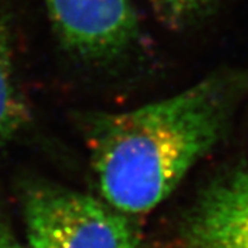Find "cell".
<instances>
[{
    "mask_svg": "<svg viewBox=\"0 0 248 248\" xmlns=\"http://www.w3.org/2000/svg\"><path fill=\"white\" fill-rule=\"evenodd\" d=\"M247 90L246 73L226 69L145 107L91 116L87 140L104 200L131 217L163 203L225 137Z\"/></svg>",
    "mask_w": 248,
    "mask_h": 248,
    "instance_id": "cell-1",
    "label": "cell"
},
{
    "mask_svg": "<svg viewBox=\"0 0 248 248\" xmlns=\"http://www.w3.org/2000/svg\"><path fill=\"white\" fill-rule=\"evenodd\" d=\"M22 208L27 248H140L131 215L86 193L33 185L24 193Z\"/></svg>",
    "mask_w": 248,
    "mask_h": 248,
    "instance_id": "cell-2",
    "label": "cell"
},
{
    "mask_svg": "<svg viewBox=\"0 0 248 248\" xmlns=\"http://www.w3.org/2000/svg\"><path fill=\"white\" fill-rule=\"evenodd\" d=\"M175 248H248V169L204 187L179 223Z\"/></svg>",
    "mask_w": 248,
    "mask_h": 248,
    "instance_id": "cell-3",
    "label": "cell"
},
{
    "mask_svg": "<svg viewBox=\"0 0 248 248\" xmlns=\"http://www.w3.org/2000/svg\"><path fill=\"white\" fill-rule=\"evenodd\" d=\"M63 42L81 55L102 58L122 51L137 31L131 0H46Z\"/></svg>",
    "mask_w": 248,
    "mask_h": 248,
    "instance_id": "cell-4",
    "label": "cell"
},
{
    "mask_svg": "<svg viewBox=\"0 0 248 248\" xmlns=\"http://www.w3.org/2000/svg\"><path fill=\"white\" fill-rule=\"evenodd\" d=\"M27 120V109L18 94L10 47L0 21V141L4 143Z\"/></svg>",
    "mask_w": 248,
    "mask_h": 248,
    "instance_id": "cell-5",
    "label": "cell"
},
{
    "mask_svg": "<svg viewBox=\"0 0 248 248\" xmlns=\"http://www.w3.org/2000/svg\"><path fill=\"white\" fill-rule=\"evenodd\" d=\"M159 17L170 28H184L207 16L223 0H152Z\"/></svg>",
    "mask_w": 248,
    "mask_h": 248,
    "instance_id": "cell-6",
    "label": "cell"
},
{
    "mask_svg": "<svg viewBox=\"0 0 248 248\" xmlns=\"http://www.w3.org/2000/svg\"><path fill=\"white\" fill-rule=\"evenodd\" d=\"M0 248H27L16 237L6 219L0 218Z\"/></svg>",
    "mask_w": 248,
    "mask_h": 248,
    "instance_id": "cell-7",
    "label": "cell"
},
{
    "mask_svg": "<svg viewBox=\"0 0 248 248\" xmlns=\"http://www.w3.org/2000/svg\"><path fill=\"white\" fill-rule=\"evenodd\" d=\"M1 145H3V143H1V141H0V146H1Z\"/></svg>",
    "mask_w": 248,
    "mask_h": 248,
    "instance_id": "cell-8",
    "label": "cell"
}]
</instances>
